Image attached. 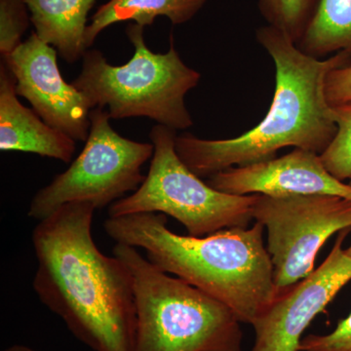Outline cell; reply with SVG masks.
<instances>
[{"label":"cell","instance_id":"cell-1","mask_svg":"<svg viewBox=\"0 0 351 351\" xmlns=\"http://www.w3.org/2000/svg\"><path fill=\"white\" fill-rule=\"evenodd\" d=\"M94 205L66 203L32 232L38 258L34 292L94 351H134L133 277L119 258L104 255L92 237Z\"/></svg>","mask_w":351,"mask_h":351},{"label":"cell","instance_id":"cell-2","mask_svg":"<svg viewBox=\"0 0 351 351\" xmlns=\"http://www.w3.org/2000/svg\"><path fill=\"white\" fill-rule=\"evenodd\" d=\"M256 38L276 66L271 106L257 126L239 137L203 140L189 133L177 136L178 156L199 178L276 158V152L287 147L322 154L338 131L325 82L334 69L351 66L350 58L345 53L322 60L308 56L269 25L258 27Z\"/></svg>","mask_w":351,"mask_h":351},{"label":"cell","instance_id":"cell-3","mask_svg":"<svg viewBox=\"0 0 351 351\" xmlns=\"http://www.w3.org/2000/svg\"><path fill=\"white\" fill-rule=\"evenodd\" d=\"M104 230L117 243L144 249L149 262L223 302L252 324L276 299L265 226L232 228L204 237L180 235L164 214L108 217Z\"/></svg>","mask_w":351,"mask_h":351},{"label":"cell","instance_id":"cell-4","mask_svg":"<svg viewBox=\"0 0 351 351\" xmlns=\"http://www.w3.org/2000/svg\"><path fill=\"white\" fill-rule=\"evenodd\" d=\"M112 254L133 277L134 351H242L241 322L230 307L170 276L135 247L117 243Z\"/></svg>","mask_w":351,"mask_h":351},{"label":"cell","instance_id":"cell-5","mask_svg":"<svg viewBox=\"0 0 351 351\" xmlns=\"http://www.w3.org/2000/svg\"><path fill=\"white\" fill-rule=\"evenodd\" d=\"M126 34L135 49L130 61L112 66L101 51L87 50L71 84L94 108H108L112 119L147 117L175 131L193 126L184 99L197 86L200 73L182 62L172 36L162 54L147 47L143 25L130 23Z\"/></svg>","mask_w":351,"mask_h":351},{"label":"cell","instance_id":"cell-6","mask_svg":"<svg viewBox=\"0 0 351 351\" xmlns=\"http://www.w3.org/2000/svg\"><path fill=\"white\" fill-rule=\"evenodd\" d=\"M176 132L160 124L152 127L149 138L154 152L149 173L133 195L110 205L108 216L168 215L195 237L226 228H248L258 195H228L203 182L178 156Z\"/></svg>","mask_w":351,"mask_h":351},{"label":"cell","instance_id":"cell-7","mask_svg":"<svg viewBox=\"0 0 351 351\" xmlns=\"http://www.w3.org/2000/svg\"><path fill=\"white\" fill-rule=\"evenodd\" d=\"M110 119L105 108L91 110L82 154L36 193L27 211L29 218L43 221L71 202L90 203L99 209L140 188L145 179L142 167L154 156V145L122 137L110 126Z\"/></svg>","mask_w":351,"mask_h":351},{"label":"cell","instance_id":"cell-8","mask_svg":"<svg viewBox=\"0 0 351 351\" xmlns=\"http://www.w3.org/2000/svg\"><path fill=\"white\" fill-rule=\"evenodd\" d=\"M252 214L267 228L277 294L311 274L327 240L351 228V201L334 195H258Z\"/></svg>","mask_w":351,"mask_h":351},{"label":"cell","instance_id":"cell-9","mask_svg":"<svg viewBox=\"0 0 351 351\" xmlns=\"http://www.w3.org/2000/svg\"><path fill=\"white\" fill-rule=\"evenodd\" d=\"M351 228L339 232L329 256L306 278L278 293L265 313L252 323L251 351H300L302 335L351 280V258L343 242Z\"/></svg>","mask_w":351,"mask_h":351},{"label":"cell","instance_id":"cell-10","mask_svg":"<svg viewBox=\"0 0 351 351\" xmlns=\"http://www.w3.org/2000/svg\"><path fill=\"white\" fill-rule=\"evenodd\" d=\"M57 50L36 32L1 61L16 78V93L27 99L48 125L75 141L89 136L91 101L64 80L57 63Z\"/></svg>","mask_w":351,"mask_h":351},{"label":"cell","instance_id":"cell-11","mask_svg":"<svg viewBox=\"0 0 351 351\" xmlns=\"http://www.w3.org/2000/svg\"><path fill=\"white\" fill-rule=\"evenodd\" d=\"M210 186L234 195H334L351 201V186L328 172L320 154L295 149L286 156L228 168L212 176Z\"/></svg>","mask_w":351,"mask_h":351},{"label":"cell","instance_id":"cell-12","mask_svg":"<svg viewBox=\"0 0 351 351\" xmlns=\"http://www.w3.org/2000/svg\"><path fill=\"white\" fill-rule=\"evenodd\" d=\"M76 149L75 141L48 125L34 110L18 100L16 78L0 64V149L31 152L69 163Z\"/></svg>","mask_w":351,"mask_h":351},{"label":"cell","instance_id":"cell-13","mask_svg":"<svg viewBox=\"0 0 351 351\" xmlns=\"http://www.w3.org/2000/svg\"><path fill=\"white\" fill-rule=\"evenodd\" d=\"M97 0H25L36 34L57 50L66 63L80 61L85 44L88 15Z\"/></svg>","mask_w":351,"mask_h":351},{"label":"cell","instance_id":"cell-14","mask_svg":"<svg viewBox=\"0 0 351 351\" xmlns=\"http://www.w3.org/2000/svg\"><path fill=\"white\" fill-rule=\"evenodd\" d=\"M208 0H108L92 16L85 34L87 49L99 34L110 25L132 22L143 27L152 25L158 17H165L173 25L193 20Z\"/></svg>","mask_w":351,"mask_h":351},{"label":"cell","instance_id":"cell-15","mask_svg":"<svg viewBox=\"0 0 351 351\" xmlns=\"http://www.w3.org/2000/svg\"><path fill=\"white\" fill-rule=\"evenodd\" d=\"M297 46L315 59L338 53H345L351 59V0H320Z\"/></svg>","mask_w":351,"mask_h":351},{"label":"cell","instance_id":"cell-16","mask_svg":"<svg viewBox=\"0 0 351 351\" xmlns=\"http://www.w3.org/2000/svg\"><path fill=\"white\" fill-rule=\"evenodd\" d=\"M320 0H258L261 15L297 45L317 10Z\"/></svg>","mask_w":351,"mask_h":351},{"label":"cell","instance_id":"cell-17","mask_svg":"<svg viewBox=\"0 0 351 351\" xmlns=\"http://www.w3.org/2000/svg\"><path fill=\"white\" fill-rule=\"evenodd\" d=\"M332 108L338 131L320 157L328 172L343 182L351 180V101Z\"/></svg>","mask_w":351,"mask_h":351},{"label":"cell","instance_id":"cell-18","mask_svg":"<svg viewBox=\"0 0 351 351\" xmlns=\"http://www.w3.org/2000/svg\"><path fill=\"white\" fill-rule=\"evenodd\" d=\"M25 0H0V53L1 57L13 52L22 43L29 23Z\"/></svg>","mask_w":351,"mask_h":351},{"label":"cell","instance_id":"cell-19","mask_svg":"<svg viewBox=\"0 0 351 351\" xmlns=\"http://www.w3.org/2000/svg\"><path fill=\"white\" fill-rule=\"evenodd\" d=\"M300 351H351V313L330 334L302 338Z\"/></svg>","mask_w":351,"mask_h":351},{"label":"cell","instance_id":"cell-20","mask_svg":"<svg viewBox=\"0 0 351 351\" xmlns=\"http://www.w3.org/2000/svg\"><path fill=\"white\" fill-rule=\"evenodd\" d=\"M325 94L331 107L351 101V66L334 69L328 75Z\"/></svg>","mask_w":351,"mask_h":351},{"label":"cell","instance_id":"cell-21","mask_svg":"<svg viewBox=\"0 0 351 351\" xmlns=\"http://www.w3.org/2000/svg\"><path fill=\"white\" fill-rule=\"evenodd\" d=\"M4 351H36L32 350V348H29V346L24 345H14L9 346Z\"/></svg>","mask_w":351,"mask_h":351},{"label":"cell","instance_id":"cell-22","mask_svg":"<svg viewBox=\"0 0 351 351\" xmlns=\"http://www.w3.org/2000/svg\"><path fill=\"white\" fill-rule=\"evenodd\" d=\"M346 253L351 258V245L348 249H346Z\"/></svg>","mask_w":351,"mask_h":351},{"label":"cell","instance_id":"cell-23","mask_svg":"<svg viewBox=\"0 0 351 351\" xmlns=\"http://www.w3.org/2000/svg\"><path fill=\"white\" fill-rule=\"evenodd\" d=\"M350 186H351V180H350Z\"/></svg>","mask_w":351,"mask_h":351}]
</instances>
